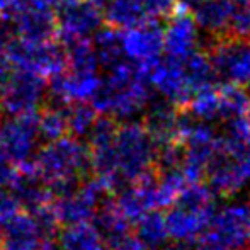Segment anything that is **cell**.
Instances as JSON below:
<instances>
[{"instance_id": "42", "label": "cell", "mask_w": 250, "mask_h": 250, "mask_svg": "<svg viewBox=\"0 0 250 250\" xmlns=\"http://www.w3.org/2000/svg\"><path fill=\"white\" fill-rule=\"evenodd\" d=\"M242 250H245V249H242Z\"/></svg>"}, {"instance_id": "17", "label": "cell", "mask_w": 250, "mask_h": 250, "mask_svg": "<svg viewBox=\"0 0 250 250\" xmlns=\"http://www.w3.org/2000/svg\"><path fill=\"white\" fill-rule=\"evenodd\" d=\"M167 17V24L162 27L164 55L182 60L199 51L203 31L199 29L191 10L177 7Z\"/></svg>"}, {"instance_id": "37", "label": "cell", "mask_w": 250, "mask_h": 250, "mask_svg": "<svg viewBox=\"0 0 250 250\" xmlns=\"http://www.w3.org/2000/svg\"><path fill=\"white\" fill-rule=\"evenodd\" d=\"M41 2H44L48 7H51L53 10H60L62 7H65L66 3L73 2V0H41Z\"/></svg>"}, {"instance_id": "19", "label": "cell", "mask_w": 250, "mask_h": 250, "mask_svg": "<svg viewBox=\"0 0 250 250\" xmlns=\"http://www.w3.org/2000/svg\"><path fill=\"white\" fill-rule=\"evenodd\" d=\"M237 10V0H198L191 12L203 33L221 38L231 33Z\"/></svg>"}, {"instance_id": "34", "label": "cell", "mask_w": 250, "mask_h": 250, "mask_svg": "<svg viewBox=\"0 0 250 250\" xmlns=\"http://www.w3.org/2000/svg\"><path fill=\"white\" fill-rule=\"evenodd\" d=\"M10 75V62L3 51H0V90L3 89L7 79Z\"/></svg>"}, {"instance_id": "26", "label": "cell", "mask_w": 250, "mask_h": 250, "mask_svg": "<svg viewBox=\"0 0 250 250\" xmlns=\"http://www.w3.org/2000/svg\"><path fill=\"white\" fill-rule=\"evenodd\" d=\"M36 126L40 138L51 142V140L62 138V136L68 135V128H66V114H65V105L53 102L48 107H43L36 112Z\"/></svg>"}, {"instance_id": "18", "label": "cell", "mask_w": 250, "mask_h": 250, "mask_svg": "<svg viewBox=\"0 0 250 250\" xmlns=\"http://www.w3.org/2000/svg\"><path fill=\"white\" fill-rule=\"evenodd\" d=\"M114 203L129 223H136L146 213L158 209L157 177L150 174L123 186Z\"/></svg>"}, {"instance_id": "11", "label": "cell", "mask_w": 250, "mask_h": 250, "mask_svg": "<svg viewBox=\"0 0 250 250\" xmlns=\"http://www.w3.org/2000/svg\"><path fill=\"white\" fill-rule=\"evenodd\" d=\"M105 189L97 179H83L68 191L53 196L51 213L58 225L90 221L97 208L104 203Z\"/></svg>"}, {"instance_id": "31", "label": "cell", "mask_w": 250, "mask_h": 250, "mask_svg": "<svg viewBox=\"0 0 250 250\" xmlns=\"http://www.w3.org/2000/svg\"><path fill=\"white\" fill-rule=\"evenodd\" d=\"M150 17H167L179 7V0H142Z\"/></svg>"}, {"instance_id": "21", "label": "cell", "mask_w": 250, "mask_h": 250, "mask_svg": "<svg viewBox=\"0 0 250 250\" xmlns=\"http://www.w3.org/2000/svg\"><path fill=\"white\" fill-rule=\"evenodd\" d=\"M104 22L116 31H125L151 19L142 0H104L101 3Z\"/></svg>"}, {"instance_id": "41", "label": "cell", "mask_w": 250, "mask_h": 250, "mask_svg": "<svg viewBox=\"0 0 250 250\" xmlns=\"http://www.w3.org/2000/svg\"><path fill=\"white\" fill-rule=\"evenodd\" d=\"M249 87H250V83H249ZM249 94H250V90H249Z\"/></svg>"}, {"instance_id": "27", "label": "cell", "mask_w": 250, "mask_h": 250, "mask_svg": "<svg viewBox=\"0 0 250 250\" xmlns=\"http://www.w3.org/2000/svg\"><path fill=\"white\" fill-rule=\"evenodd\" d=\"M90 41H92L97 62H99L102 70L116 65L121 60H126L123 56L121 44H119V31L112 29V27H107V29L101 27Z\"/></svg>"}, {"instance_id": "23", "label": "cell", "mask_w": 250, "mask_h": 250, "mask_svg": "<svg viewBox=\"0 0 250 250\" xmlns=\"http://www.w3.org/2000/svg\"><path fill=\"white\" fill-rule=\"evenodd\" d=\"M90 221L94 223V227L97 228V231H99L101 237L104 238L107 245L114 244L119 238L129 235V230H131V223L119 211V208L116 206L114 201L102 203L97 208L96 213H94Z\"/></svg>"}, {"instance_id": "4", "label": "cell", "mask_w": 250, "mask_h": 250, "mask_svg": "<svg viewBox=\"0 0 250 250\" xmlns=\"http://www.w3.org/2000/svg\"><path fill=\"white\" fill-rule=\"evenodd\" d=\"M158 145L145 123L123 121L112 140V162L121 186L150 175L157 165Z\"/></svg>"}, {"instance_id": "2", "label": "cell", "mask_w": 250, "mask_h": 250, "mask_svg": "<svg viewBox=\"0 0 250 250\" xmlns=\"http://www.w3.org/2000/svg\"><path fill=\"white\" fill-rule=\"evenodd\" d=\"M33 170L55 194L68 191L90 170L89 145L72 135L46 142L33 158Z\"/></svg>"}, {"instance_id": "10", "label": "cell", "mask_w": 250, "mask_h": 250, "mask_svg": "<svg viewBox=\"0 0 250 250\" xmlns=\"http://www.w3.org/2000/svg\"><path fill=\"white\" fill-rule=\"evenodd\" d=\"M208 58L216 80L240 87L250 83V40L247 38L221 36L213 43Z\"/></svg>"}, {"instance_id": "5", "label": "cell", "mask_w": 250, "mask_h": 250, "mask_svg": "<svg viewBox=\"0 0 250 250\" xmlns=\"http://www.w3.org/2000/svg\"><path fill=\"white\" fill-rule=\"evenodd\" d=\"M51 206L38 213L21 209L17 214L0 225V249L2 250H40L56 228Z\"/></svg>"}, {"instance_id": "15", "label": "cell", "mask_w": 250, "mask_h": 250, "mask_svg": "<svg viewBox=\"0 0 250 250\" xmlns=\"http://www.w3.org/2000/svg\"><path fill=\"white\" fill-rule=\"evenodd\" d=\"M16 38L48 41L56 34V14L41 0H17L9 14Z\"/></svg>"}, {"instance_id": "7", "label": "cell", "mask_w": 250, "mask_h": 250, "mask_svg": "<svg viewBox=\"0 0 250 250\" xmlns=\"http://www.w3.org/2000/svg\"><path fill=\"white\" fill-rule=\"evenodd\" d=\"M40 140L36 114L7 116L0 123V162L19 168L29 167Z\"/></svg>"}, {"instance_id": "39", "label": "cell", "mask_w": 250, "mask_h": 250, "mask_svg": "<svg viewBox=\"0 0 250 250\" xmlns=\"http://www.w3.org/2000/svg\"><path fill=\"white\" fill-rule=\"evenodd\" d=\"M92 2H96V3H102L104 0H92Z\"/></svg>"}, {"instance_id": "16", "label": "cell", "mask_w": 250, "mask_h": 250, "mask_svg": "<svg viewBox=\"0 0 250 250\" xmlns=\"http://www.w3.org/2000/svg\"><path fill=\"white\" fill-rule=\"evenodd\" d=\"M102 83L101 70L65 68L48 82V94L56 104L92 102Z\"/></svg>"}, {"instance_id": "20", "label": "cell", "mask_w": 250, "mask_h": 250, "mask_svg": "<svg viewBox=\"0 0 250 250\" xmlns=\"http://www.w3.org/2000/svg\"><path fill=\"white\" fill-rule=\"evenodd\" d=\"M145 126L157 142V145L175 142V129H177L179 112L175 105L162 99L160 102H150L145 109Z\"/></svg>"}, {"instance_id": "22", "label": "cell", "mask_w": 250, "mask_h": 250, "mask_svg": "<svg viewBox=\"0 0 250 250\" xmlns=\"http://www.w3.org/2000/svg\"><path fill=\"white\" fill-rule=\"evenodd\" d=\"M56 247L58 250H107V244L92 221H80L63 225Z\"/></svg>"}, {"instance_id": "3", "label": "cell", "mask_w": 250, "mask_h": 250, "mask_svg": "<svg viewBox=\"0 0 250 250\" xmlns=\"http://www.w3.org/2000/svg\"><path fill=\"white\" fill-rule=\"evenodd\" d=\"M216 206V192L209 186L203 182L188 184L164 214L168 240L188 247L198 244L209 227Z\"/></svg>"}, {"instance_id": "40", "label": "cell", "mask_w": 250, "mask_h": 250, "mask_svg": "<svg viewBox=\"0 0 250 250\" xmlns=\"http://www.w3.org/2000/svg\"><path fill=\"white\" fill-rule=\"evenodd\" d=\"M186 2H191V3H194V2H198V0H186Z\"/></svg>"}, {"instance_id": "6", "label": "cell", "mask_w": 250, "mask_h": 250, "mask_svg": "<svg viewBox=\"0 0 250 250\" xmlns=\"http://www.w3.org/2000/svg\"><path fill=\"white\" fill-rule=\"evenodd\" d=\"M10 62V66L29 70L33 73L53 79L66 66V51L63 44L48 41H26L14 38L12 43L3 51Z\"/></svg>"}, {"instance_id": "28", "label": "cell", "mask_w": 250, "mask_h": 250, "mask_svg": "<svg viewBox=\"0 0 250 250\" xmlns=\"http://www.w3.org/2000/svg\"><path fill=\"white\" fill-rule=\"evenodd\" d=\"M66 114V128L68 135L77 136V138H85L90 133L92 126L96 125L99 112L96 111L90 102H73V104L65 105Z\"/></svg>"}, {"instance_id": "29", "label": "cell", "mask_w": 250, "mask_h": 250, "mask_svg": "<svg viewBox=\"0 0 250 250\" xmlns=\"http://www.w3.org/2000/svg\"><path fill=\"white\" fill-rule=\"evenodd\" d=\"M162 174L157 177V201H158V209H167L168 206L177 201L181 192L186 189L188 182H186L184 175L181 174L179 167L175 168H165L160 170Z\"/></svg>"}, {"instance_id": "38", "label": "cell", "mask_w": 250, "mask_h": 250, "mask_svg": "<svg viewBox=\"0 0 250 250\" xmlns=\"http://www.w3.org/2000/svg\"><path fill=\"white\" fill-rule=\"evenodd\" d=\"M237 2H238V3H249L250 0H237Z\"/></svg>"}, {"instance_id": "13", "label": "cell", "mask_w": 250, "mask_h": 250, "mask_svg": "<svg viewBox=\"0 0 250 250\" xmlns=\"http://www.w3.org/2000/svg\"><path fill=\"white\" fill-rule=\"evenodd\" d=\"M104 24L101 3L92 0H73L62 7L56 16V33L63 43L90 41Z\"/></svg>"}, {"instance_id": "24", "label": "cell", "mask_w": 250, "mask_h": 250, "mask_svg": "<svg viewBox=\"0 0 250 250\" xmlns=\"http://www.w3.org/2000/svg\"><path fill=\"white\" fill-rule=\"evenodd\" d=\"M188 112L192 119L204 123H214L221 119V111H223V97H221V87L216 83H211L198 92H194L189 101L186 102Z\"/></svg>"}, {"instance_id": "12", "label": "cell", "mask_w": 250, "mask_h": 250, "mask_svg": "<svg viewBox=\"0 0 250 250\" xmlns=\"http://www.w3.org/2000/svg\"><path fill=\"white\" fill-rule=\"evenodd\" d=\"M146 79L151 90L172 105H186L189 97L196 92L184 60L164 55L146 70Z\"/></svg>"}, {"instance_id": "32", "label": "cell", "mask_w": 250, "mask_h": 250, "mask_svg": "<svg viewBox=\"0 0 250 250\" xmlns=\"http://www.w3.org/2000/svg\"><path fill=\"white\" fill-rule=\"evenodd\" d=\"M107 250H150V249L146 247L136 235L135 237L126 235V237L119 238V240L114 242V244L107 245Z\"/></svg>"}, {"instance_id": "30", "label": "cell", "mask_w": 250, "mask_h": 250, "mask_svg": "<svg viewBox=\"0 0 250 250\" xmlns=\"http://www.w3.org/2000/svg\"><path fill=\"white\" fill-rule=\"evenodd\" d=\"M230 34L250 40V2L238 3V10H237V14H235L233 26H231Z\"/></svg>"}, {"instance_id": "14", "label": "cell", "mask_w": 250, "mask_h": 250, "mask_svg": "<svg viewBox=\"0 0 250 250\" xmlns=\"http://www.w3.org/2000/svg\"><path fill=\"white\" fill-rule=\"evenodd\" d=\"M119 44L123 56L146 72L157 60L164 56L162 26L148 19L138 26L119 31Z\"/></svg>"}, {"instance_id": "36", "label": "cell", "mask_w": 250, "mask_h": 250, "mask_svg": "<svg viewBox=\"0 0 250 250\" xmlns=\"http://www.w3.org/2000/svg\"><path fill=\"white\" fill-rule=\"evenodd\" d=\"M17 0H0V16H9Z\"/></svg>"}, {"instance_id": "8", "label": "cell", "mask_w": 250, "mask_h": 250, "mask_svg": "<svg viewBox=\"0 0 250 250\" xmlns=\"http://www.w3.org/2000/svg\"><path fill=\"white\" fill-rule=\"evenodd\" d=\"M48 97V80L29 70L10 72L0 90V111L7 116L36 114Z\"/></svg>"}, {"instance_id": "25", "label": "cell", "mask_w": 250, "mask_h": 250, "mask_svg": "<svg viewBox=\"0 0 250 250\" xmlns=\"http://www.w3.org/2000/svg\"><path fill=\"white\" fill-rule=\"evenodd\" d=\"M136 237L150 250H158L168 244L165 216L160 213V209L150 211L136 221Z\"/></svg>"}, {"instance_id": "1", "label": "cell", "mask_w": 250, "mask_h": 250, "mask_svg": "<svg viewBox=\"0 0 250 250\" xmlns=\"http://www.w3.org/2000/svg\"><path fill=\"white\" fill-rule=\"evenodd\" d=\"M151 90L146 72L121 60L105 68L101 89L90 104L102 116L114 121H131L145 112L151 102Z\"/></svg>"}, {"instance_id": "35", "label": "cell", "mask_w": 250, "mask_h": 250, "mask_svg": "<svg viewBox=\"0 0 250 250\" xmlns=\"http://www.w3.org/2000/svg\"><path fill=\"white\" fill-rule=\"evenodd\" d=\"M198 250H230V249H227V247H221V245H218V244H213V242H209V240H201L198 242Z\"/></svg>"}, {"instance_id": "9", "label": "cell", "mask_w": 250, "mask_h": 250, "mask_svg": "<svg viewBox=\"0 0 250 250\" xmlns=\"http://www.w3.org/2000/svg\"><path fill=\"white\" fill-rule=\"evenodd\" d=\"M201 238L230 250H242L247 247L250 244L249 201L233 199L220 208L216 206L209 227Z\"/></svg>"}, {"instance_id": "33", "label": "cell", "mask_w": 250, "mask_h": 250, "mask_svg": "<svg viewBox=\"0 0 250 250\" xmlns=\"http://www.w3.org/2000/svg\"><path fill=\"white\" fill-rule=\"evenodd\" d=\"M14 38L16 34H14V27L10 24L9 16H0V51H5Z\"/></svg>"}]
</instances>
